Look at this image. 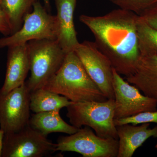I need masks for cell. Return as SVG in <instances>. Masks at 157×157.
Masks as SVG:
<instances>
[{
  "instance_id": "cell-1",
  "label": "cell",
  "mask_w": 157,
  "mask_h": 157,
  "mask_svg": "<svg viewBox=\"0 0 157 157\" xmlns=\"http://www.w3.org/2000/svg\"><path fill=\"white\" fill-rule=\"evenodd\" d=\"M138 18L136 13L121 9L102 16L82 14L79 17L80 21L92 33L98 49L108 58L116 71L125 78L135 72L140 58Z\"/></svg>"
},
{
  "instance_id": "cell-2",
  "label": "cell",
  "mask_w": 157,
  "mask_h": 157,
  "mask_svg": "<svg viewBox=\"0 0 157 157\" xmlns=\"http://www.w3.org/2000/svg\"><path fill=\"white\" fill-rule=\"evenodd\" d=\"M42 88L64 96L73 103L107 100L74 51L67 53L59 70Z\"/></svg>"
},
{
  "instance_id": "cell-3",
  "label": "cell",
  "mask_w": 157,
  "mask_h": 157,
  "mask_svg": "<svg viewBox=\"0 0 157 157\" xmlns=\"http://www.w3.org/2000/svg\"><path fill=\"white\" fill-rule=\"evenodd\" d=\"M27 46L31 75L25 83L31 92L42 88L56 74L67 53L57 39L31 40Z\"/></svg>"
},
{
  "instance_id": "cell-4",
  "label": "cell",
  "mask_w": 157,
  "mask_h": 157,
  "mask_svg": "<svg viewBox=\"0 0 157 157\" xmlns=\"http://www.w3.org/2000/svg\"><path fill=\"white\" fill-rule=\"evenodd\" d=\"M67 108V116L72 125L78 128L89 127L99 137L118 139L113 99L72 102Z\"/></svg>"
},
{
  "instance_id": "cell-5",
  "label": "cell",
  "mask_w": 157,
  "mask_h": 157,
  "mask_svg": "<svg viewBox=\"0 0 157 157\" xmlns=\"http://www.w3.org/2000/svg\"><path fill=\"white\" fill-rule=\"evenodd\" d=\"M43 39H57L56 16L48 14L37 0L32 11L24 18L21 28L10 36L0 38V48L23 45L31 40Z\"/></svg>"
},
{
  "instance_id": "cell-6",
  "label": "cell",
  "mask_w": 157,
  "mask_h": 157,
  "mask_svg": "<svg viewBox=\"0 0 157 157\" xmlns=\"http://www.w3.org/2000/svg\"><path fill=\"white\" fill-rule=\"evenodd\" d=\"M118 150V139L99 137L87 126L59 137L56 148V152H74L84 157H117Z\"/></svg>"
},
{
  "instance_id": "cell-7",
  "label": "cell",
  "mask_w": 157,
  "mask_h": 157,
  "mask_svg": "<svg viewBox=\"0 0 157 157\" xmlns=\"http://www.w3.org/2000/svg\"><path fill=\"white\" fill-rule=\"evenodd\" d=\"M56 143L29 124L18 132L5 134L2 157H42L56 152Z\"/></svg>"
},
{
  "instance_id": "cell-8",
  "label": "cell",
  "mask_w": 157,
  "mask_h": 157,
  "mask_svg": "<svg viewBox=\"0 0 157 157\" xmlns=\"http://www.w3.org/2000/svg\"><path fill=\"white\" fill-rule=\"evenodd\" d=\"M30 93L25 82L8 93H0V129L5 134L18 132L29 124Z\"/></svg>"
},
{
  "instance_id": "cell-9",
  "label": "cell",
  "mask_w": 157,
  "mask_h": 157,
  "mask_svg": "<svg viewBox=\"0 0 157 157\" xmlns=\"http://www.w3.org/2000/svg\"><path fill=\"white\" fill-rule=\"evenodd\" d=\"M90 77L107 99H114L113 67L94 42L79 43L74 50Z\"/></svg>"
},
{
  "instance_id": "cell-10",
  "label": "cell",
  "mask_w": 157,
  "mask_h": 157,
  "mask_svg": "<svg viewBox=\"0 0 157 157\" xmlns=\"http://www.w3.org/2000/svg\"><path fill=\"white\" fill-rule=\"evenodd\" d=\"M114 119L124 118L146 111L157 110L156 101L142 94L113 69Z\"/></svg>"
},
{
  "instance_id": "cell-11",
  "label": "cell",
  "mask_w": 157,
  "mask_h": 157,
  "mask_svg": "<svg viewBox=\"0 0 157 157\" xmlns=\"http://www.w3.org/2000/svg\"><path fill=\"white\" fill-rule=\"evenodd\" d=\"M5 81L0 93L6 94L25 83L30 69L27 43L8 48Z\"/></svg>"
},
{
  "instance_id": "cell-12",
  "label": "cell",
  "mask_w": 157,
  "mask_h": 157,
  "mask_svg": "<svg viewBox=\"0 0 157 157\" xmlns=\"http://www.w3.org/2000/svg\"><path fill=\"white\" fill-rule=\"evenodd\" d=\"M77 0H55L57 9V40L67 53L74 51L79 42L74 23Z\"/></svg>"
},
{
  "instance_id": "cell-13",
  "label": "cell",
  "mask_w": 157,
  "mask_h": 157,
  "mask_svg": "<svg viewBox=\"0 0 157 157\" xmlns=\"http://www.w3.org/2000/svg\"><path fill=\"white\" fill-rule=\"evenodd\" d=\"M149 126L150 123L139 126L131 124L117 126L118 141L117 157H132L148 138H157V125L152 128Z\"/></svg>"
},
{
  "instance_id": "cell-14",
  "label": "cell",
  "mask_w": 157,
  "mask_h": 157,
  "mask_svg": "<svg viewBox=\"0 0 157 157\" xmlns=\"http://www.w3.org/2000/svg\"><path fill=\"white\" fill-rule=\"evenodd\" d=\"M125 78L157 103V56L140 55L135 72Z\"/></svg>"
},
{
  "instance_id": "cell-15",
  "label": "cell",
  "mask_w": 157,
  "mask_h": 157,
  "mask_svg": "<svg viewBox=\"0 0 157 157\" xmlns=\"http://www.w3.org/2000/svg\"><path fill=\"white\" fill-rule=\"evenodd\" d=\"M60 111L35 113L31 116L29 124L45 136L52 133H63L70 135L78 131V128L65 122Z\"/></svg>"
},
{
  "instance_id": "cell-16",
  "label": "cell",
  "mask_w": 157,
  "mask_h": 157,
  "mask_svg": "<svg viewBox=\"0 0 157 157\" xmlns=\"http://www.w3.org/2000/svg\"><path fill=\"white\" fill-rule=\"evenodd\" d=\"M72 103L66 97L42 88L31 92L30 106L34 113L60 111Z\"/></svg>"
},
{
  "instance_id": "cell-17",
  "label": "cell",
  "mask_w": 157,
  "mask_h": 157,
  "mask_svg": "<svg viewBox=\"0 0 157 157\" xmlns=\"http://www.w3.org/2000/svg\"><path fill=\"white\" fill-rule=\"evenodd\" d=\"M37 0H1L0 6L5 12L14 33L22 26L25 15L31 12Z\"/></svg>"
},
{
  "instance_id": "cell-18",
  "label": "cell",
  "mask_w": 157,
  "mask_h": 157,
  "mask_svg": "<svg viewBox=\"0 0 157 157\" xmlns=\"http://www.w3.org/2000/svg\"><path fill=\"white\" fill-rule=\"evenodd\" d=\"M137 32L140 55L157 56V30L149 25L139 15Z\"/></svg>"
},
{
  "instance_id": "cell-19",
  "label": "cell",
  "mask_w": 157,
  "mask_h": 157,
  "mask_svg": "<svg viewBox=\"0 0 157 157\" xmlns=\"http://www.w3.org/2000/svg\"><path fill=\"white\" fill-rule=\"evenodd\" d=\"M119 9L132 11L140 15L145 9L155 3V0H109Z\"/></svg>"
},
{
  "instance_id": "cell-20",
  "label": "cell",
  "mask_w": 157,
  "mask_h": 157,
  "mask_svg": "<svg viewBox=\"0 0 157 157\" xmlns=\"http://www.w3.org/2000/svg\"><path fill=\"white\" fill-rule=\"evenodd\" d=\"M116 126L125 124L137 125L154 123L157 124V110L140 113L129 117L114 119Z\"/></svg>"
},
{
  "instance_id": "cell-21",
  "label": "cell",
  "mask_w": 157,
  "mask_h": 157,
  "mask_svg": "<svg viewBox=\"0 0 157 157\" xmlns=\"http://www.w3.org/2000/svg\"><path fill=\"white\" fill-rule=\"evenodd\" d=\"M139 16L149 25L157 30V2L145 9Z\"/></svg>"
},
{
  "instance_id": "cell-22",
  "label": "cell",
  "mask_w": 157,
  "mask_h": 157,
  "mask_svg": "<svg viewBox=\"0 0 157 157\" xmlns=\"http://www.w3.org/2000/svg\"><path fill=\"white\" fill-rule=\"evenodd\" d=\"M0 33L5 36L12 34V31L5 12L0 6Z\"/></svg>"
},
{
  "instance_id": "cell-23",
  "label": "cell",
  "mask_w": 157,
  "mask_h": 157,
  "mask_svg": "<svg viewBox=\"0 0 157 157\" xmlns=\"http://www.w3.org/2000/svg\"><path fill=\"white\" fill-rule=\"evenodd\" d=\"M4 136H5V133L2 130L0 129V157H2V154Z\"/></svg>"
},
{
  "instance_id": "cell-24",
  "label": "cell",
  "mask_w": 157,
  "mask_h": 157,
  "mask_svg": "<svg viewBox=\"0 0 157 157\" xmlns=\"http://www.w3.org/2000/svg\"><path fill=\"white\" fill-rule=\"evenodd\" d=\"M43 1H44V3H45V4L46 7L48 8H49V1H50V0H43Z\"/></svg>"
},
{
  "instance_id": "cell-25",
  "label": "cell",
  "mask_w": 157,
  "mask_h": 157,
  "mask_svg": "<svg viewBox=\"0 0 157 157\" xmlns=\"http://www.w3.org/2000/svg\"><path fill=\"white\" fill-rule=\"evenodd\" d=\"M155 148L156 149V150H157V144H156V145L155 146Z\"/></svg>"
},
{
  "instance_id": "cell-26",
  "label": "cell",
  "mask_w": 157,
  "mask_h": 157,
  "mask_svg": "<svg viewBox=\"0 0 157 157\" xmlns=\"http://www.w3.org/2000/svg\"><path fill=\"white\" fill-rule=\"evenodd\" d=\"M155 2H157V0H155Z\"/></svg>"
},
{
  "instance_id": "cell-27",
  "label": "cell",
  "mask_w": 157,
  "mask_h": 157,
  "mask_svg": "<svg viewBox=\"0 0 157 157\" xmlns=\"http://www.w3.org/2000/svg\"><path fill=\"white\" fill-rule=\"evenodd\" d=\"M1 0H0V2H1Z\"/></svg>"
}]
</instances>
